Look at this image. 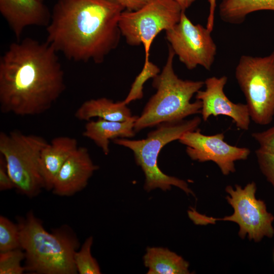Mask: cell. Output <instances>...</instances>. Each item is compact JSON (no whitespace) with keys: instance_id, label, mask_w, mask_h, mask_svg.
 Masks as SVG:
<instances>
[{"instance_id":"obj_1","label":"cell","mask_w":274,"mask_h":274,"mask_svg":"<svg viewBox=\"0 0 274 274\" xmlns=\"http://www.w3.org/2000/svg\"><path fill=\"white\" fill-rule=\"evenodd\" d=\"M53 47L31 38L11 43L0 58V109L25 116L49 110L65 89Z\"/></svg>"},{"instance_id":"obj_2","label":"cell","mask_w":274,"mask_h":274,"mask_svg":"<svg viewBox=\"0 0 274 274\" xmlns=\"http://www.w3.org/2000/svg\"><path fill=\"white\" fill-rule=\"evenodd\" d=\"M124 10L116 0H58L46 42L69 60L101 63L119 43Z\"/></svg>"},{"instance_id":"obj_3","label":"cell","mask_w":274,"mask_h":274,"mask_svg":"<svg viewBox=\"0 0 274 274\" xmlns=\"http://www.w3.org/2000/svg\"><path fill=\"white\" fill-rule=\"evenodd\" d=\"M175 56L169 46L166 63L161 72L153 79L152 86L156 92L136 120L135 132L163 123L181 121L201 112V101H190L193 95L204 86V81L179 78L174 70Z\"/></svg>"},{"instance_id":"obj_4","label":"cell","mask_w":274,"mask_h":274,"mask_svg":"<svg viewBox=\"0 0 274 274\" xmlns=\"http://www.w3.org/2000/svg\"><path fill=\"white\" fill-rule=\"evenodd\" d=\"M26 270L39 274H75L74 255L78 242L65 229L46 231L32 213L18 224Z\"/></svg>"},{"instance_id":"obj_5","label":"cell","mask_w":274,"mask_h":274,"mask_svg":"<svg viewBox=\"0 0 274 274\" xmlns=\"http://www.w3.org/2000/svg\"><path fill=\"white\" fill-rule=\"evenodd\" d=\"M201 122V118L195 117L188 120L161 123L149 132L142 140H130L118 138L113 142L130 149L133 153L135 162L145 175L144 189L150 191L159 188L164 191L175 186L187 194H193L187 182L163 173L158 165V157L162 148L168 143L178 140L185 132L194 130Z\"/></svg>"},{"instance_id":"obj_6","label":"cell","mask_w":274,"mask_h":274,"mask_svg":"<svg viewBox=\"0 0 274 274\" xmlns=\"http://www.w3.org/2000/svg\"><path fill=\"white\" fill-rule=\"evenodd\" d=\"M48 143L42 136L18 130L0 133V154L5 159L15 188L29 197L45 188L39 159L42 150Z\"/></svg>"},{"instance_id":"obj_7","label":"cell","mask_w":274,"mask_h":274,"mask_svg":"<svg viewBox=\"0 0 274 274\" xmlns=\"http://www.w3.org/2000/svg\"><path fill=\"white\" fill-rule=\"evenodd\" d=\"M235 77L244 93L251 120L266 125L274 116V51L264 57L243 55Z\"/></svg>"},{"instance_id":"obj_8","label":"cell","mask_w":274,"mask_h":274,"mask_svg":"<svg viewBox=\"0 0 274 274\" xmlns=\"http://www.w3.org/2000/svg\"><path fill=\"white\" fill-rule=\"evenodd\" d=\"M256 190L253 182L244 188L239 185L235 186V190L230 186L226 187V191L230 195L226 199L234 210L231 216L216 219L201 215L191 209L188 211L189 217L196 224L214 223L220 220L234 222L239 226L238 235L242 238L247 234L250 239L255 242L264 236L271 237L274 234L272 225L274 217L267 211L264 202L256 199Z\"/></svg>"},{"instance_id":"obj_9","label":"cell","mask_w":274,"mask_h":274,"mask_svg":"<svg viewBox=\"0 0 274 274\" xmlns=\"http://www.w3.org/2000/svg\"><path fill=\"white\" fill-rule=\"evenodd\" d=\"M182 12L174 0H147L137 10L122 12L119 21L121 35L130 46L142 44L145 51L144 62L148 61L156 37L177 24Z\"/></svg>"},{"instance_id":"obj_10","label":"cell","mask_w":274,"mask_h":274,"mask_svg":"<svg viewBox=\"0 0 274 274\" xmlns=\"http://www.w3.org/2000/svg\"><path fill=\"white\" fill-rule=\"evenodd\" d=\"M165 34L169 46L187 68L193 70L200 65L211 70L217 46L206 27L193 24L183 11L179 22Z\"/></svg>"},{"instance_id":"obj_11","label":"cell","mask_w":274,"mask_h":274,"mask_svg":"<svg viewBox=\"0 0 274 274\" xmlns=\"http://www.w3.org/2000/svg\"><path fill=\"white\" fill-rule=\"evenodd\" d=\"M224 139L223 133L207 135L195 129L184 133L178 141L186 146V152L191 159L200 162L212 161L223 175H228L235 171L234 162L247 159L251 151L228 144Z\"/></svg>"},{"instance_id":"obj_12","label":"cell","mask_w":274,"mask_h":274,"mask_svg":"<svg viewBox=\"0 0 274 274\" xmlns=\"http://www.w3.org/2000/svg\"><path fill=\"white\" fill-rule=\"evenodd\" d=\"M227 80L226 76L209 77L204 81L205 89L196 93V99L202 104V119L207 121L211 116L224 115L231 118L238 128L247 130L251 121L248 107L232 102L225 95L224 88Z\"/></svg>"},{"instance_id":"obj_13","label":"cell","mask_w":274,"mask_h":274,"mask_svg":"<svg viewBox=\"0 0 274 274\" xmlns=\"http://www.w3.org/2000/svg\"><path fill=\"white\" fill-rule=\"evenodd\" d=\"M98 168L92 161L88 149L78 147L57 174L53 185V193L59 196H68L81 191Z\"/></svg>"},{"instance_id":"obj_14","label":"cell","mask_w":274,"mask_h":274,"mask_svg":"<svg viewBox=\"0 0 274 274\" xmlns=\"http://www.w3.org/2000/svg\"><path fill=\"white\" fill-rule=\"evenodd\" d=\"M0 12L17 41L28 26L46 27L51 16L40 0H0Z\"/></svg>"},{"instance_id":"obj_15","label":"cell","mask_w":274,"mask_h":274,"mask_svg":"<svg viewBox=\"0 0 274 274\" xmlns=\"http://www.w3.org/2000/svg\"><path fill=\"white\" fill-rule=\"evenodd\" d=\"M78 147L76 139L59 136L54 138L43 148L40 156L39 165L46 189L52 190L57 174Z\"/></svg>"},{"instance_id":"obj_16","label":"cell","mask_w":274,"mask_h":274,"mask_svg":"<svg viewBox=\"0 0 274 274\" xmlns=\"http://www.w3.org/2000/svg\"><path fill=\"white\" fill-rule=\"evenodd\" d=\"M138 116H133L123 122L107 121L98 118L89 120L86 124L83 135L92 140L105 155L110 152L111 140L118 138H129L135 135L134 123Z\"/></svg>"},{"instance_id":"obj_17","label":"cell","mask_w":274,"mask_h":274,"mask_svg":"<svg viewBox=\"0 0 274 274\" xmlns=\"http://www.w3.org/2000/svg\"><path fill=\"white\" fill-rule=\"evenodd\" d=\"M75 117L79 120H91L97 117L107 121L123 122L130 119V109L123 100L115 102L106 97L84 101L76 111Z\"/></svg>"},{"instance_id":"obj_18","label":"cell","mask_w":274,"mask_h":274,"mask_svg":"<svg viewBox=\"0 0 274 274\" xmlns=\"http://www.w3.org/2000/svg\"><path fill=\"white\" fill-rule=\"evenodd\" d=\"M148 274H187L189 263L167 248L148 247L143 257Z\"/></svg>"},{"instance_id":"obj_19","label":"cell","mask_w":274,"mask_h":274,"mask_svg":"<svg viewBox=\"0 0 274 274\" xmlns=\"http://www.w3.org/2000/svg\"><path fill=\"white\" fill-rule=\"evenodd\" d=\"M261 10L274 11V0H221L219 15L227 23H243L250 13Z\"/></svg>"},{"instance_id":"obj_20","label":"cell","mask_w":274,"mask_h":274,"mask_svg":"<svg viewBox=\"0 0 274 274\" xmlns=\"http://www.w3.org/2000/svg\"><path fill=\"white\" fill-rule=\"evenodd\" d=\"M93 237H88L78 251L74 255V262L77 271L80 274H100V267L91 253Z\"/></svg>"},{"instance_id":"obj_21","label":"cell","mask_w":274,"mask_h":274,"mask_svg":"<svg viewBox=\"0 0 274 274\" xmlns=\"http://www.w3.org/2000/svg\"><path fill=\"white\" fill-rule=\"evenodd\" d=\"M158 66L150 60L144 62L143 68L132 83L129 92L123 100L126 105L140 99L143 97L144 84L150 79H153L160 73Z\"/></svg>"},{"instance_id":"obj_22","label":"cell","mask_w":274,"mask_h":274,"mask_svg":"<svg viewBox=\"0 0 274 274\" xmlns=\"http://www.w3.org/2000/svg\"><path fill=\"white\" fill-rule=\"evenodd\" d=\"M21 248L20 229L7 218L0 216V252Z\"/></svg>"},{"instance_id":"obj_23","label":"cell","mask_w":274,"mask_h":274,"mask_svg":"<svg viewBox=\"0 0 274 274\" xmlns=\"http://www.w3.org/2000/svg\"><path fill=\"white\" fill-rule=\"evenodd\" d=\"M25 257V253L21 248L0 252V273H23L26 269L21 264Z\"/></svg>"},{"instance_id":"obj_24","label":"cell","mask_w":274,"mask_h":274,"mask_svg":"<svg viewBox=\"0 0 274 274\" xmlns=\"http://www.w3.org/2000/svg\"><path fill=\"white\" fill-rule=\"evenodd\" d=\"M255 154L261 171L274 188V154L257 149Z\"/></svg>"},{"instance_id":"obj_25","label":"cell","mask_w":274,"mask_h":274,"mask_svg":"<svg viewBox=\"0 0 274 274\" xmlns=\"http://www.w3.org/2000/svg\"><path fill=\"white\" fill-rule=\"evenodd\" d=\"M251 135L258 143V149L274 154V126L263 131L253 132Z\"/></svg>"},{"instance_id":"obj_26","label":"cell","mask_w":274,"mask_h":274,"mask_svg":"<svg viewBox=\"0 0 274 274\" xmlns=\"http://www.w3.org/2000/svg\"><path fill=\"white\" fill-rule=\"evenodd\" d=\"M15 188L7 168L4 157L0 154V190L4 191Z\"/></svg>"},{"instance_id":"obj_27","label":"cell","mask_w":274,"mask_h":274,"mask_svg":"<svg viewBox=\"0 0 274 274\" xmlns=\"http://www.w3.org/2000/svg\"><path fill=\"white\" fill-rule=\"evenodd\" d=\"M127 11H135L144 6L147 0H116Z\"/></svg>"},{"instance_id":"obj_28","label":"cell","mask_w":274,"mask_h":274,"mask_svg":"<svg viewBox=\"0 0 274 274\" xmlns=\"http://www.w3.org/2000/svg\"><path fill=\"white\" fill-rule=\"evenodd\" d=\"M181 7L183 11L189 8L195 0H174Z\"/></svg>"},{"instance_id":"obj_29","label":"cell","mask_w":274,"mask_h":274,"mask_svg":"<svg viewBox=\"0 0 274 274\" xmlns=\"http://www.w3.org/2000/svg\"><path fill=\"white\" fill-rule=\"evenodd\" d=\"M40 1H42V0H40Z\"/></svg>"}]
</instances>
